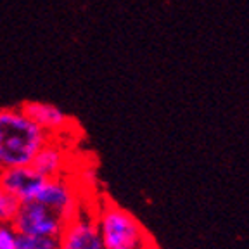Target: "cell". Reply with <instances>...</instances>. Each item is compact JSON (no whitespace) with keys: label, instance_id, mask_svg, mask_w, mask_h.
I'll return each mask as SVG.
<instances>
[{"label":"cell","instance_id":"6da1fadb","mask_svg":"<svg viewBox=\"0 0 249 249\" xmlns=\"http://www.w3.org/2000/svg\"><path fill=\"white\" fill-rule=\"evenodd\" d=\"M51 135L18 107H0V170L28 166Z\"/></svg>","mask_w":249,"mask_h":249},{"label":"cell","instance_id":"7a4b0ae2","mask_svg":"<svg viewBox=\"0 0 249 249\" xmlns=\"http://www.w3.org/2000/svg\"><path fill=\"white\" fill-rule=\"evenodd\" d=\"M97 225L104 249H142L145 233L132 213L114 202H106L99 210Z\"/></svg>","mask_w":249,"mask_h":249},{"label":"cell","instance_id":"3957f363","mask_svg":"<svg viewBox=\"0 0 249 249\" xmlns=\"http://www.w3.org/2000/svg\"><path fill=\"white\" fill-rule=\"evenodd\" d=\"M12 225L19 235H33V237H54L57 239L64 222L52 210L33 199L28 202H19L18 213L12 218Z\"/></svg>","mask_w":249,"mask_h":249},{"label":"cell","instance_id":"277c9868","mask_svg":"<svg viewBox=\"0 0 249 249\" xmlns=\"http://www.w3.org/2000/svg\"><path fill=\"white\" fill-rule=\"evenodd\" d=\"M36 201L45 204L49 210L54 211L62 222H70L71 218L80 213V197H78L74 187L62 177L45 178L42 189H40Z\"/></svg>","mask_w":249,"mask_h":249},{"label":"cell","instance_id":"5b68a950","mask_svg":"<svg viewBox=\"0 0 249 249\" xmlns=\"http://www.w3.org/2000/svg\"><path fill=\"white\" fill-rule=\"evenodd\" d=\"M57 249H104L97 220L80 210L76 216L62 227Z\"/></svg>","mask_w":249,"mask_h":249},{"label":"cell","instance_id":"8992f818","mask_svg":"<svg viewBox=\"0 0 249 249\" xmlns=\"http://www.w3.org/2000/svg\"><path fill=\"white\" fill-rule=\"evenodd\" d=\"M45 178L31 164L0 170V187L19 202L36 199Z\"/></svg>","mask_w":249,"mask_h":249},{"label":"cell","instance_id":"52a82bcc","mask_svg":"<svg viewBox=\"0 0 249 249\" xmlns=\"http://www.w3.org/2000/svg\"><path fill=\"white\" fill-rule=\"evenodd\" d=\"M21 109L51 137L59 139V135L71 130V124H73V120L61 107L51 102L26 101L21 104Z\"/></svg>","mask_w":249,"mask_h":249},{"label":"cell","instance_id":"ba28073f","mask_svg":"<svg viewBox=\"0 0 249 249\" xmlns=\"http://www.w3.org/2000/svg\"><path fill=\"white\" fill-rule=\"evenodd\" d=\"M31 166L38 171L40 175L47 178H54V177H62L66 173L68 168V152L59 144L55 137H51V140L36 152L35 160Z\"/></svg>","mask_w":249,"mask_h":249},{"label":"cell","instance_id":"9c48e42d","mask_svg":"<svg viewBox=\"0 0 249 249\" xmlns=\"http://www.w3.org/2000/svg\"><path fill=\"white\" fill-rule=\"evenodd\" d=\"M18 249H57V239H54V237H33V235H19Z\"/></svg>","mask_w":249,"mask_h":249},{"label":"cell","instance_id":"30bf717a","mask_svg":"<svg viewBox=\"0 0 249 249\" xmlns=\"http://www.w3.org/2000/svg\"><path fill=\"white\" fill-rule=\"evenodd\" d=\"M19 208V201L16 197H12L11 194L0 187V223L2 222H12L14 214L18 213Z\"/></svg>","mask_w":249,"mask_h":249},{"label":"cell","instance_id":"8fae6325","mask_svg":"<svg viewBox=\"0 0 249 249\" xmlns=\"http://www.w3.org/2000/svg\"><path fill=\"white\" fill-rule=\"evenodd\" d=\"M19 233L11 222L0 223V249H18Z\"/></svg>","mask_w":249,"mask_h":249}]
</instances>
